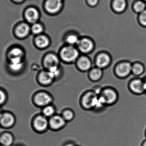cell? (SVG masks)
<instances>
[{
	"label": "cell",
	"mask_w": 146,
	"mask_h": 146,
	"mask_svg": "<svg viewBox=\"0 0 146 146\" xmlns=\"http://www.w3.org/2000/svg\"><path fill=\"white\" fill-rule=\"evenodd\" d=\"M132 63L124 61L117 63L115 69L116 76L120 79H124L132 74Z\"/></svg>",
	"instance_id": "1"
},
{
	"label": "cell",
	"mask_w": 146,
	"mask_h": 146,
	"mask_svg": "<svg viewBox=\"0 0 146 146\" xmlns=\"http://www.w3.org/2000/svg\"><path fill=\"white\" fill-rule=\"evenodd\" d=\"M100 97L103 99L105 105H114L118 101L119 96L115 88H108L103 91Z\"/></svg>",
	"instance_id": "2"
},
{
	"label": "cell",
	"mask_w": 146,
	"mask_h": 146,
	"mask_svg": "<svg viewBox=\"0 0 146 146\" xmlns=\"http://www.w3.org/2000/svg\"><path fill=\"white\" fill-rule=\"evenodd\" d=\"M82 103L83 106L88 109L101 107L99 97L94 93L89 92L86 94L82 99Z\"/></svg>",
	"instance_id": "3"
},
{
	"label": "cell",
	"mask_w": 146,
	"mask_h": 146,
	"mask_svg": "<svg viewBox=\"0 0 146 146\" xmlns=\"http://www.w3.org/2000/svg\"><path fill=\"white\" fill-rule=\"evenodd\" d=\"M62 58L64 61L71 63L74 61L79 56V52L72 46L65 47L61 53Z\"/></svg>",
	"instance_id": "4"
},
{
	"label": "cell",
	"mask_w": 146,
	"mask_h": 146,
	"mask_svg": "<svg viewBox=\"0 0 146 146\" xmlns=\"http://www.w3.org/2000/svg\"><path fill=\"white\" fill-rule=\"evenodd\" d=\"M129 88L130 91L134 94L140 95L145 93L144 87V80L138 77L132 80L129 82Z\"/></svg>",
	"instance_id": "5"
},
{
	"label": "cell",
	"mask_w": 146,
	"mask_h": 146,
	"mask_svg": "<svg viewBox=\"0 0 146 146\" xmlns=\"http://www.w3.org/2000/svg\"><path fill=\"white\" fill-rule=\"evenodd\" d=\"M35 103L37 105L40 107H44L50 105L52 103V97L47 93H38L35 96L34 98Z\"/></svg>",
	"instance_id": "6"
},
{
	"label": "cell",
	"mask_w": 146,
	"mask_h": 146,
	"mask_svg": "<svg viewBox=\"0 0 146 146\" xmlns=\"http://www.w3.org/2000/svg\"><path fill=\"white\" fill-rule=\"evenodd\" d=\"M31 28L28 24L25 22L19 23L15 29V34L17 37L22 39L27 37L30 33Z\"/></svg>",
	"instance_id": "7"
},
{
	"label": "cell",
	"mask_w": 146,
	"mask_h": 146,
	"mask_svg": "<svg viewBox=\"0 0 146 146\" xmlns=\"http://www.w3.org/2000/svg\"><path fill=\"white\" fill-rule=\"evenodd\" d=\"M66 121L62 116L54 115L50 117L49 121V125L54 130H59L65 127Z\"/></svg>",
	"instance_id": "8"
},
{
	"label": "cell",
	"mask_w": 146,
	"mask_h": 146,
	"mask_svg": "<svg viewBox=\"0 0 146 146\" xmlns=\"http://www.w3.org/2000/svg\"><path fill=\"white\" fill-rule=\"evenodd\" d=\"M49 126V121L44 115L38 116L34 120V127L37 131L44 132L48 129Z\"/></svg>",
	"instance_id": "9"
},
{
	"label": "cell",
	"mask_w": 146,
	"mask_h": 146,
	"mask_svg": "<svg viewBox=\"0 0 146 146\" xmlns=\"http://www.w3.org/2000/svg\"><path fill=\"white\" fill-rule=\"evenodd\" d=\"M25 17L27 22L33 24L36 23L39 19V13L34 8H29L25 12Z\"/></svg>",
	"instance_id": "10"
},
{
	"label": "cell",
	"mask_w": 146,
	"mask_h": 146,
	"mask_svg": "<svg viewBox=\"0 0 146 146\" xmlns=\"http://www.w3.org/2000/svg\"><path fill=\"white\" fill-rule=\"evenodd\" d=\"M15 122L14 117L10 113H3L0 116V124L4 127H11L13 126Z\"/></svg>",
	"instance_id": "11"
},
{
	"label": "cell",
	"mask_w": 146,
	"mask_h": 146,
	"mask_svg": "<svg viewBox=\"0 0 146 146\" xmlns=\"http://www.w3.org/2000/svg\"><path fill=\"white\" fill-rule=\"evenodd\" d=\"M44 64L48 70L59 67L60 61L58 57L54 55H48L44 59Z\"/></svg>",
	"instance_id": "12"
},
{
	"label": "cell",
	"mask_w": 146,
	"mask_h": 146,
	"mask_svg": "<svg viewBox=\"0 0 146 146\" xmlns=\"http://www.w3.org/2000/svg\"><path fill=\"white\" fill-rule=\"evenodd\" d=\"M54 79V77L48 70L41 72L38 76L39 82L44 85H50Z\"/></svg>",
	"instance_id": "13"
},
{
	"label": "cell",
	"mask_w": 146,
	"mask_h": 146,
	"mask_svg": "<svg viewBox=\"0 0 146 146\" xmlns=\"http://www.w3.org/2000/svg\"><path fill=\"white\" fill-rule=\"evenodd\" d=\"M61 4V0H48L46 8L49 13H54L60 10Z\"/></svg>",
	"instance_id": "14"
},
{
	"label": "cell",
	"mask_w": 146,
	"mask_h": 146,
	"mask_svg": "<svg viewBox=\"0 0 146 146\" xmlns=\"http://www.w3.org/2000/svg\"><path fill=\"white\" fill-rule=\"evenodd\" d=\"M111 62L110 57L106 54H101L98 57L96 61L98 67L102 69L108 67Z\"/></svg>",
	"instance_id": "15"
},
{
	"label": "cell",
	"mask_w": 146,
	"mask_h": 146,
	"mask_svg": "<svg viewBox=\"0 0 146 146\" xmlns=\"http://www.w3.org/2000/svg\"><path fill=\"white\" fill-rule=\"evenodd\" d=\"M77 45L80 50L84 53L90 52L93 48L92 43L87 39H83L80 41H79Z\"/></svg>",
	"instance_id": "16"
},
{
	"label": "cell",
	"mask_w": 146,
	"mask_h": 146,
	"mask_svg": "<svg viewBox=\"0 0 146 146\" xmlns=\"http://www.w3.org/2000/svg\"><path fill=\"white\" fill-rule=\"evenodd\" d=\"M24 56V52L21 48L15 47L12 48L9 52V59H22Z\"/></svg>",
	"instance_id": "17"
},
{
	"label": "cell",
	"mask_w": 146,
	"mask_h": 146,
	"mask_svg": "<svg viewBox=\"0 0 146 146\" xmlns=\"http://www.w3.org/2000/svg\"><path fill=\"white\" fill-rule=\"evenodd\" d=\"M77 65L79 68L82 71H88L92 67L91 61L87 57H82L79 59Z\"/></svg>",
	"instance_id": "18"
},
{
	"label": "cell",
	"mask_w": 146,
	"mask_h": 146,
	"mask_svg": "<svg viewBox=\"0 0 146 146\" xmlns=\"http://www.w3.org/2000/svg\"><path fill=\"white\" fill-rule=\"evenodd\" d=\"M127 0H115L113 4L114 9L119 13L124 12L127 9Z\"/></svg>",
	"instance_id": "19"
},
{
	"label": "cell",
	"mask_w": 146,
	"mask_h": 146,
	"mask_svg": "<svg viewBox=\"0 0 146 146\" xmlns=\"http://www.w3.org/2000/svg\"><path fill=\"white\" fill-rule=\"evenodd\" d=\"M145 72L144 65L139 62H135L132 64V74L137 77H141Z\"/></svg>",
	"instance_id": "20"
},
{
	"label": "cell",
	"mask_w": 146,
	"mask_h": 146,
	"mask_svg": "<svg viewBox=\"0 0 146 146\" xmlns=\"http://www.w3.org/2000/svg\"><path fill=\"white\" fill-rule=\"evenodd\" d=\"M133 9L135 12L139 14L146 9V2L142 0H138L134 3Z\"/></svg>",
	"instance_id": "21"
},
{
	"label": "cell",
	"mask_w": 146,
	"mask_h": 146,
	"mask_svg": "<svg viewBox=\"0 0 146 146\" xmlns=\"http://www.w3.org/2000/svg\"><path fill=\"white\" fill-rule=\"evenodd\" d=\"M103 75L102 69L97 67L91 70L89 73L90 79L94 81H97L100 79Z\"/></svg>",
	"instance_id": "22"
},
{
	"label": "cell",
	"mask_w": 146,
	"mask_h": 146,
	"mask_svg": "<svg viewBox=\"0 0 146 146\" xmlns=\"http://www.w3.org/2000/svg\"><path fill=\"white\" fill-rule=\"evenodd\" d=\"M2 145L4 146H9L12 145L13 141V138L12 135L9 133H5L2 135L0 139Z\"/></svg>",
	"instance_id": "23"
},
{
	"label": "cell",
	"mask_w": 146,
	"mask_h": 146,
	"mask_svg": "<svg viewBox=\"0 0 146 146\" xmlns=\"http://www.w3.org/2000/svg\"><path fill=\"white\" fill-rule=\"evenodd\" d=\"M36 45L40 48H44L48 45L49 41L48 39L45 36H38L35 40Z\"/></svg>",
	"instance_id": "24"
},
{
	"label": "cell",
	"mask_w": 146,
	"mask_h": 146,
	"mask_svg": "<svg viewBox=\"0 0 146 146\" xmlns=\"http://www.w3.org/2000/svg\"><path fill=\"white\" fill-rule=\"evenodd\" d=\"M55 110L52 105H48L44 107L42 110L43 115L47 117H51L54 115Z\"/></svg>",
	"instance_id": "25"
},
{
	"label": "cell",
	"mask_w": 146,
	"mask_h": 146,
	"mask_svg": "<svg viewBox=\"0 0 146 146\" xmlns=\"http://www.w3.org/2000/svg\"><path fill=\"white\" fill-rule=\"evenodd\" d=\"M62 116L66 121H70L73 120L74 115L72 111L67 109L63 111Z\"/></svg>",
	"instance_id": "26"
},
{
	"label": "cell",
	"mask_w": 146,
	"mask_h": 146,
	"mask_svg": "<svg viewBox=\"0 0 146 146\" xmlns=\"http://www.w3.org/2000/svg\"><path fill=\"white\" fill-rule=\"evenodd\" d=\"M43 30L42 26L38 23H34L31 27V31L35 34H38L41 33Z\"/></svg>",
	"instance_id": "27"
},
{
	"label": "cell",
	"mask_w": 146,
	"mask_h": 146,
	"mask_svg": "<svg viewBox=\"0 0 146 146\" xmlns=\"http://www.w3.org/2000/svg\"><path fill=\"white\" fill-rule=\"evenodd\" d=\"M23 66V62L17 63H9V67L11 70L15 72L19 71Z\"/></svg>",
	"instance_id": "28"
},
{
	"label": "cell",
	"mask_w": 146,
	"mask_h": 146,
	"mask_svg": "<svg viewBox=\"0 0 146 146\" xmlns=\"http://www.w3.org/2000/svg\"><path fill=\"white\" fill-rule=\"evenodd\" d=\"M139 20L140 23L146 27V9L139 14Z\"/></svg>",
	"instance_id": "29"
},
{
	"label": "cell",
	"mask_w": 146,
	"mask_h": 146,
	"mask_svg": "<svg viewBox=\"0 0 146 146\" xmlns=\"http://www.w3.org/2000/svg\"><path fill=\"white\" fill-rule=\"evenodd\" d=\"M79 41L77 37L74 35H71L67 38V42L70 44H78Z\"/></svg>",
	"instance_id": "30"
},
{
	"label": "cell",
	"mask_w": 146,
	"mask_h": 146,
	"mask_svg": "<svg viewBox=\"0 0 146 146\" xmlns=\"http://www.w3.org/2000/svg\"><path fill=\"white\" fill-rule=\"evenodd\" d=\"M6 95L2 91L0 90V105L2 104L6 100Z\"/></svg>",
	"instance_id": "31"
},
{
	"label": "cell",
	"mask_w": 146,
	"mask_h": 146,
	"mask_svg": "<svg viewBox=\"0 0 146 146\" xmlns=\"http://www.w3.org/2000/svg\"><path fill=\"white\" fill-rule=\"evenodd\" d=\"M98 2V0H88V3L91 6H95Z\"/></svg>",
	"instance_id": "32"
},
{
	"label": "cell",
	"mask_w": 146,
	"mask_h": 146,
	"mask_svg": "<svg viewBox=\"0 0 146 146\" xmlns=\"http://www.w3.org/2000/svg\"><path fill=\"white\" fill-rule=\"evenodd\" d=\"M144 80V87L145 90V93H146V76L143 79Z\"/></svg>",
	"instance_id": "33"
},
{
	"label": "cell",
	"mask_w": 146,
	"mask_h": 146,
	"mask_svg": "<svg viewBox=\"0 0 146 146\" xmlns=\"http://www.w3.org/2000/svg\"><path fill=\"white\" fill-rule=\"evenodd\" d=\"M25 0H13V1L15 3H21L22 2L24 1Z\"/></svg>",
	"instance_id": "34"
},
{
	"label": "cell",
	"mask_w": 146,
	"mask_h": 146,
	"mask_svg": "<svg viewBox=\"0 0 146 146\" xmlns=\"http://www.w3.org/2000/svg\"><path fill=\"white\" fill-rule=\"evenodd\" d=\"M142 146H146V140L143 142L142 145Z\"/></svg>",
	"instance_id": "35"
},
{
	"label": "cell",
	"mask_w": 146,
	"mask_h": 146,
	"mask_svg": "<svg viewBox=\"0 0 146 146\" xmlns=\"http://www.w3.org/2000/svg\"><path fill=\"white\" fill-rule=\"evenodd\" d=\"M66 146H74V145H72V144H69V145H67Z\"/></svg>",
	"instance_id": "36"
},
{
	"label": "cell",
	"mask_w": 146,
	"mask_h": 146,
	"mask_svg": "<svg viewBox=\"0 0 146 146\" xmlns=\"http://www.w3.org/2000/svg\"><path fill=\"white\" fill-rule=\"evenodd\" d=\"M1 109H0V116H1Z\"/></svg>",
	"instance_id": "37"
},
{
	"label": "cell",
	"mask_w": 146,
	"mask_h": 146,
	"mask_svg": "<svg viewBox=\"0 0 146 146\" xmlns=\"http://www.w3.org/2000/svg\"><path fill=\"white\" fill-rule=\"evenodd\" d=\"M142 1H144L145 2H146V0H142Z\"/></svg>",
	"instance_id": "38"
},
{
	"label": "cell",
	"mask_w": 146,
	"mask_h": 146,
	"mask_svg": "<svg viewBox=\"0 0 146 146\" xmlns=\"http://www.w3.org/2000/svg\"></svg>",
	"instance_id": "39"
}]
</instances>
